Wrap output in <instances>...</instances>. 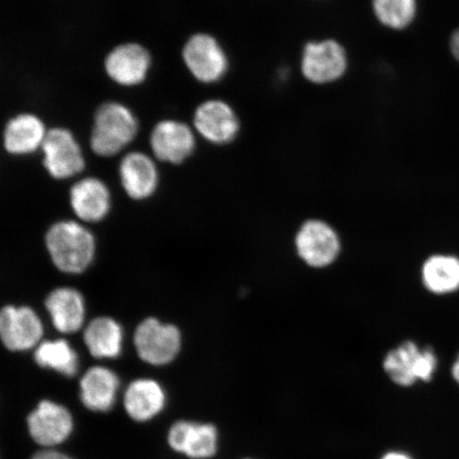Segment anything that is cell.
<instances>
[{
  "label": "cell",
  "mask_w": 459,
  "mask_h": 459,
  "mask_svg": "<svg viewBox=\"0 0 459 459\" xmlns=\"http://www.w3.org/2000/svg\"><path fill=\"white\" fill-rule=\"evenodd\" d=\"M439 359L430 346H421L414 340H406L390 348L384 354L382 368L394 385L409 388L419 382L433 380Z\"/></svg>",
  "instance_id": "1"
},
{
  "label": "cell",
  "mask_w": 459,
  "mask_h": 459,
  "mask_svg": "<svg viewBox=\"0 0 459 459\" xmlns=\"http://www.w3.org/2000/svg\"><path fill=\"white\" fill-rule=\"evenodd\" d=\"M46 246L56 268L66 273H83L95 255L93 235L74 221H60L51 227Z\"/></svg>",
  "instance_id": "2"
},
{
  "label": "cell",
  "mask_w": 459,
  "mask_h": 459,
  "mask_svg": "<svg viewBox=\"0 0 459 459\" xmlns=\"http://www.w3.org/2000/svg\"><path fill=\"white\" fill-rule=\"evenodd\" d=\"M136 134L137 122L129 108L108 102L96 113L91 147L99 156L112 157L134 141Z\"/></svg>",
  "instance_id": "3"
},
{
  "label": "cell",
  "mask_w": 459,
  "mask_h": 459,
  "mask_svg": "<svg viewBox=\"0 0 459 459\" xmlns=\"http://www.w3.org/2000/svg\"><path fill=\"white\" fill-rule=\"evenodd\" d=\"M134 344L140 358L146 363L163 366L171 363L180 353L182 337L174 325L148 318L137 326Z\"/></svg>",
  "instance_id": "4"
},
{
  "label": "cell",
  "mask_w": 459,
  "mask_h": 459,
  "mask_svg": "<svg viewBox=\"0 0 459 459\" xmlns=\"http://www.w3.org/2000/svg\"><path fill=\"white\" fill-rule=\"evenodd\" d=\"M220 430L213 423L181 420L169 429L172 450L191 459H211L220 451Z\"/></svg>",
  "instance_id": "5"
},
{
  "label": "cell",
  "mask_w": 459,
  "mask_h": 459,
  "mask_svg": "<svg viewBox=\"0 0 459 459\" xmlns=\"http://www.w3.org/2000/svg\"><path fill=\"white\" fill-rule=\"evenodd\" d=\"M183 59L193 76L204 83H214L225 76L229 63L225 51L209 34H196L189 39Z\"/></svg>",
  "instance_id": "6"
},
{
  "label": "cell",
  "mask_w": 459,
  "mask_h": 459,
  "mask_svg": "<svg viewBox=\"0 0 459 459\" xmlns=\"http://www.w3.org/2000/svg\"><path fill=\"white\" fill-rule=\"evenodd\" d=\"M296 247L302 260L315 268L331 265L341 252L340 238L334 229L320 221L304 223L297 234Z\"/></svg>",
  "instance_id": "7"
},
{
  "label": "cell",
  "mask_w": 459,
  "mask_h": 459,
  "mask_svg": "<svg viewBox=\"0 0 459 459\" xmlns=\"http://www.w3.org/2000/svg\"><path fill=\"white\" fill-rule=\"evenodd\" d=\"M42 336L41 319L30 307L8 306L0 309V341L11 351L36 347Z\"/></svg>",
  "instance_id": "8"
},
{
  "label": "cell",
  "mask_w": 459,
  "mask_h": 459,
  "mask_svg": "<svg viewBox=\"0 0 459 459\" xmlns=\"http://www.w3.org/2000/svg\"><path fill=\"white\" fill-rule=\"evenodd\" d=\"M42 148L45 168L56 179H67L83 170L82 148L70 131L61 128L48 131Z\"/></svg>",
  "instance_id": "9"
},
{
  "label": "cell",
  "mask_w": 459,
  "mask_h": 459,
  "mask_svg": "<svg viewBox=\"0 0 459 459\" xmlns=\"http://www.w3.org/2000/svg\"><path fill=\"white\" fill-rule=\"evenodd\" d=\"M347 65L346 51L332 39L308 43L303 51L302 73L313 83L335 82L346 72Z\"/></svg>",
  "instance_id": "10"
},
{
  "label": "cell",
  "mask_w": 459,
  "mask_h": 459,
  "mask_svg": "<svg viewBox=\"0 0 459 459\" xmlns=\"http://www.w3.org/2000/svg\"><path fill=\"white\" fill-rule=\"evenodd\" d=\"M73 428L71 412L50 401H42L28 417L29 433L43 446L62 444L71 435Z\"/></svg>",
  "instance_id": "11"
},
{
  "label": "cell",
  "mask_w": 459,
  "mask_h": 459,
  "mask_svg": "<svg viewBox=\"0 0 459 459\" xmlns=\"http://www.w3.org/2000/svg\"><path fill=\"white\" fill-rule=\"evenodd\" d=\"M195 127L211 143L225 145L237 137L239 122L228 103L210 100L203 103L195 113Z\"/></svg>",
  "instance_id": "12"
},
{
  "label": "cell",
  "mask_w": 459,
  "mask_h": 459,
  "mask_svg": "<svg viewBox=\"0 0 459 459\" xmlns=\"http://www.w3.org/2000/svg\"><path fill=\"white\" fill-rule=\"evenodd\" d=\"M151 143L154 156L172 164H180L195 151V137L186 125L164 120L153 129Z\"/></svg>",
  "instance_id": "13"
},
{
  "label": "cell",
  "mask_w": 459,
  "mask_h": 459,
  "mask_svg": "<svg viewBox=\"0 0 459 459\" xmlns=\"http://www.w3.org/2000/svg\"><path fill=\"white\" fill-rule=\"evenodd\" d=\"M151 56L139 44H124L115 48L106 60V70L115 82L122 85H136L145 80Z\"/></svg>",
  "instance_id": "14"
},
{
  "label": "cell",
  "mask_w": 459,
  "mask_h": 459,
  "mask_svg": "<svg viewBox=\"0 0 459 459\" xmlns=\"http://www.w3.org/2000/svg\"><path fill=\"white\" fill-rule=\"evenodd\" d=\"M424 290L434 296L445 297L459 291V256L434 254L426 258L420 268Z\"/></svg>",
  "instance_id": "15"
},
{
  "label": "cell",
  "mask_w": 459,
  "mask_h": 459,
  "mask_svg": "<svg viewBox=\"0 0 459 459\" xmlns=\"http://www.w3.org/2000/svg\"><path fill=\"white\" fill-rule=\"evenodd\" d=\"M71 204L80 220L97 222L110 211L111 195L105 183L96 178H86L73 186Z\"/></svg>",
  "instance_id": "16"
},
{
  "label": "cell",
  "mask_w": 459,
  "mask_h": 459,
  "mask_svg": "<svg viewBox=\"0 0 459 459\" xmlns=\"http://www.w3.org/2000/svg\"><path fill=\"white\" fill-rule=\"evenodd\" d=\"M120 179L131 198L151 197L158 186V171L153 160L142 152H131L120 164Z\"/></svg>",
  "instance_id": "17"
},
{
  "label": "cell",
  "mask_w": 459,
  "mask_h": 459,
  "mask_svg": "<svg viewBox=\"0 0 459 459\" xmlns=\"http://www.w3.org/2000/svg\"><path fill=\"white\" fill-rule=\"evenodd\" d=\"M46 308L57 331L70 334L82 329L85 306L78 290L68 287L54 290L46 299Z\"/></svg>",
  "instance_id": "18"
},
{
  "label": "cell",
  "mask_w": 459,
  "mask_h": 459,
  "mask_svg": "<svg viewBox=\"0 0 459 459\" xmlns=\"http://www.w3.org/2000/svg\"><path fill=\"white\" fill-rule=\"evenodd\" d=\"M119 387L115 373L102 367H94L85 373L80 382L82 403L93 411L111 410L117 401Z\"/></svg>",
  "instance_id": "19"
},
{
  "label": "cell",
  "mask_w": 459,
  "mask_h": 459,
  "mask_svg": "<svg viewBox=\"0 0 459 459\" xmlns=\"http://www.w3.org/2000/svg\"><path fill=\"white\" fill-rule=\"evenodd\" d=\"M166 394L162 386L153 380L131 383L125 394L124 404L128 415L135 421H148L163 411Z\"/></svg>",
  "instance_id": "20"
},
{
  "label": "cell",
  "mask_w": 459,
  "mask_h": 459,
  "mask_svg": "<svg viewBox=\"0 0 459 459\" xmlns=\"http://www.w3.org/2000/svg\"><path fill=\"white\" fill-rule=\"evenodd\" d=\"M42 120L31 114L19 115L11 119L4 134V147L13 154H27L42 147L45 136Z\"/></svg>",
  "instance_id": "21"
},
{
  "label": "cell",
  "mask_w": 459,
  "mask_h": 459,
  "mask_svg": "<svg viewBox=\"0 0 459 459\" xmlns=\"http://www.w3.org/2000/svg\"><path fill=\"white\" fill-rule=\"evenodd\" d=\"M84 342L95 358H117L123 347L122 326L112 318H96L86 326Z\"/></svg>",
  "instance_id": "22"
},
{
  "label": "cell",
  "mask_w": 459,
  "mask_h": 459,
  "mask_svg": "<svg viewBox=\"0 0 459 459\" xmlns=\"http://www.w3.org/2000/svg\"><path fill=\"white\" fill-rule=\"evenodd\" d=\"M34 358L43 368L54 369L66 377H74L78 371V354L66 341L39 342Z\"/></svg>",
  "instance_id": "23"
},
{
  "label": "cell",
  "mask_w": 459,
  "mask_h": 459,
  "mask_svg": "<svg viewBox=\"0 0 459 459\" xmlns=\"http://www.w3.org/2000/svg\"><path fill=\"white\" fill-rule=\"evenodd\" d=\"M373 10L383 25L400 30L414 21L417 0H373Z\"/></svg>",
  "instance_id": "24"
},
{
  "label": "cell",
  "mask_w": 459,
  "mask_h": 459,
  "mask_svg": "<svg viewBox=\"0 0 459 459\" xmlns=\"http://www.w3.org/2000/svg\"><path fill=\"white\" fill-rule=\"evenodd\" d=\"M378 459H414L409 453L402 450H388Z\"/></svg>",
  "instance_id": "25"
},
{
  "label": "cell",
  "mask_w": 459,
  "mask_h": 459,
  "mask_svg": "<svg viewBox=\"0 0 459 459\" xmlns=\"http://www.w3.org/2000/svg\"><path fill=\"white\" fill-rule=\"evenodd\" d=\"M31 459H72L71 457L62 455V453L51 450H46L37 453Z\"/></svg>",
  "instance_id": "26"
},
{
  "label": "cell",
  "mask_w": 459,
  "mask_h": 459,
  "mask_svg": "<svg viewBox=\"0 0 459 459\" xmlns=\"http://www.w3.org/2000/svg\"><path fill=\"white\" fill-rule=\"evenodd\" d=\"M451 50L453 56H455L456 60L459 61V29L453 33L451 38Z\"/></svg>",
  "instance_id": "27"
},
{
  "label": "cell",
  "mask_w": 459,
  "mask_h": 459,
  "mask_svg": "<svg viewBox=\"0 0 459 459\" xmlns=\"http://www.w3.org/2000/svg\"><path fill=\"white\" fill-rule=\"evenodd\" d=\"M451 376L453 377V380H455L459 386V353L453 361L452 367H451Z\"/></svg>",
  "instance_id": "28"
},
{
  "label": "cell",
  "mask_w": 459,
  "mask_h": 459,
  "mask_svg": "<svg viewBox=\"0 0 459 459\" xmlns=\"http://www.w3.org/2000/svg\"><path fill=\"white\" fill-rule=\"evenodd\" d=\"M244 459H254V458H244Z\"/></svg>",
  "instance_id": "29"
}]
</instances>
